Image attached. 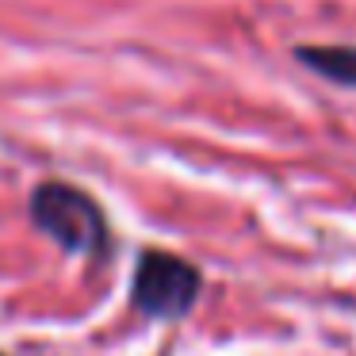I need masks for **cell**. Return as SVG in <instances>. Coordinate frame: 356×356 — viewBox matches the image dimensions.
<instances>
[{"label": "cell", "instance_id": "obj_2", "mask_svg": "<svg viewBox=\"0 0 356 356\" xmlns=\"http://www.w3.org/2000/svg\"><path fill=\"white\" fill-rule=\"evenodd\" d=\"M200 272L192 261L165 249H146L131 276V307L146 318H184L200 299Z\"/></svg>", "mask_w": 356, "mask_h": 356}, {"label": "cell", "instance_id": "obj_3", "mask_svg": "<svg viewBox=\"0 0 356 356\" xmlns=\"http://www.w3.org/2000/svg\"><path fill=\"white\" fill-rule=\"evenodd\" d=\"M295 58L318 77L356 88V47H299Z\"/></svg>", "mask_w": 356, "mask_h": 356}, {"label": "cell", "instance_id": "obj_4", "mask_svg": "<svg viewBox=\"0 0 356 356\" xmlns=\"http://www.w3.org/2000/svg\"><path fill=\"white\" fill-rule=\"evenodd\" d=\"M0 356H4V353H0Z\"/></svg>", "mask_w": 356, "mask_h": 356}, {"label": "cell", "instance_id": "obj_1", "mask_svg": "<svg viewBox=\"0 0 356 356\" xmlns=\"http://www.w3.org/2000/svg\"><path fill=\"white\" fill-rule=\"evenodd\" d=\"M31 222L58 241L62 249L100 261L108 253V222L100 203L88 192L62 180H47L31 195Z\"/></svg>", "mask_w": 356, "mask_h": 356}]
</instances>
